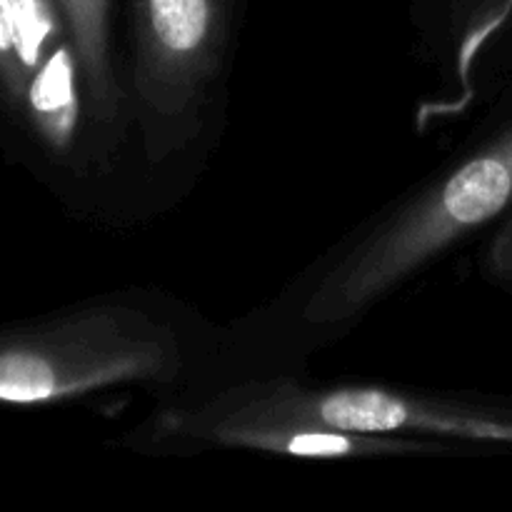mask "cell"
<instances>
[{"label": "cell", "mask_w": 512, "mask_h": 512, "mask_svg": "<svg viewBox=\"0 0 512 512\" xmlns=\"http://www.w3.org/2000/svg\"><path fill=\"white\" fill-rule=\"evenodd\" d=\"M163 435L190 438L220 448L258 450V453L293 455V458H385V455L445 453L448 443L400 435H353L320 425L290 423L268 418H225L195 408L165 415Z\"/></svg>", "instance_id": "5"}, {"label": "cell", "mask_w": 512, "mask_h": 512, "mask_svg": "<svg viewBox=\"0 0 512 512\" xmlns=\"http://www.w3.org/2000/svg\"><path fill=\"white\" fill-rule=\"evenodd\" d=\"M110 3L113 0H58L75 50L80 90L95 120H113L123 108V93L110 60Z\"/></svg>", "instance_id": "6"}, {"label": "cell", "mask_w": 512, "mask_h": 512, "mask_svg": "<svg viewBox=\"0 0 512 512\" xmlns=\"http://www.w3.org/2000/svg\"><path fill=\"white\" fill-rule=\"evenodd\" d=\"M193 408L225 418L290 420L353 435L512 443V420L450 400L363 385L305 388L288 380L250 383L225 390Z\"/></svg>", "instance_id": "4"}, {"label": "cell", "mask_w": 512, "mask_h": 512, "mask_svg": "<svg viewBox=\"0 0 512 512\" xmlns=\"http://www.w3.org/2000/svg\"><path fill=\"white\" fill-rule=\"evenodd\" d=\"M235 0H133V98L145 150L188 140L228 50Z\"/></svg>", "instance_id": "3"}, {"label": "cell", "mask_w": 512, "mask_h": 512, "mask_svg": "<svg viewBox=\"0 0 512 512\" xmlns=\"http://www.w3.org/2000/svg\"><path fill=\"white\" fill-rule=\"evenodd\" d=\"M185 365L173 325L128 305L95 303L0 333V403H55L115 385L173 383Z\"/></svg>", "instance_id": "2"}, {"label": "cell", "mask_w": 512, "mask_h": 512, "mask_svg": "<svg viewBox=\"0 0 512 512\" xmlns=\"http://www.w3.org/2000/svg\"><path fill=\"white\" fill-rule=\"evenodd\" d=\"M512 205V125L380 218L308 290L298 333L323 335L363 318L395 288Z\"/></svg>", "instance_id": "1"}, {"label": "cell", "mask_w": 512, "mask_h": 512, "mask_svg": "<svg viewBox=\"0 0 512 512\" xmlns=\"http://www.w3.org/2000/svg\"><path fill=\"white\" fill-rule=\"evenodd\" d=\"M8 8L18 33L20 60L33 80L45 58L63 43V13L58 0H8Z\"/></svg>", "instance_id": "8"}, {"label": "cell", "mask_w": 512, "mask_h": 512, "mask_svg": "<svg viewBox=\"0 0 512 512\" xmlns=\"http://www.w3.org/2000/svg\"><path fill=\"white\" fill-rule=\"evenodd\" d=\"M0 88L5 90L10 103L25 108L30 75L25 73L23 60H20L18 33H15L8 0H0Z\"/></svg>", "instance_id": "9"}, {"label": "cell", "mask_w": 512, "mask_h": 512, "mask_svg": "<svg viewBox=\"0 0 512 512\" xmlns=\"http://www.w3.org/2000/svg\"><path fill=\"white\" fill-rule=\"evenodd\" d=\"M80 73L70 40H63L33 75L25 98L30 118L53 150H65L80 115Z\"/></svg>", "instance_id": "7"}]
</instances>
